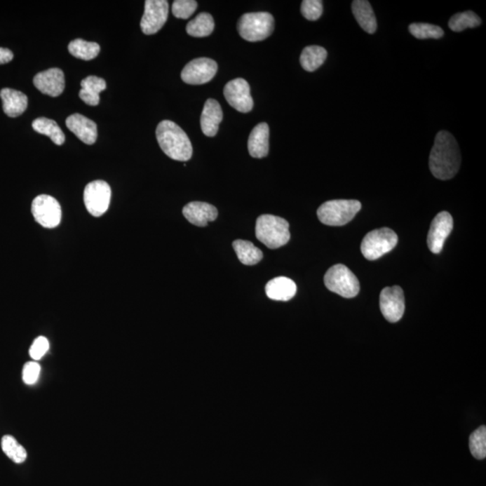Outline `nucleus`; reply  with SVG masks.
<instances>
[{
	"instance_id": "b1692460",
	"label": "nucleus",
	"mask_w": 486,
	"mask_h": 486,
	"mask_svg": "<svg viewBox=\"0 0 486 486\" xmlns=\"http://www.w3.org/2000/svg\"><path fill=\"white\" fill-rule=\"evenodd\" d=\"M235 252L237 254L238 259L244 265L253 266L263 259L262 250L254 246L252 243L248 241L237 240L233 243Z\"/></svg>"
},
{
	"instance_id": "f03ea898",
	"label": "nucleus",
	"mask_w": 486,
	"mask_h": 486,
	"mask_svg": "<svg viewBox=\"0 0 486 486\" xmlns=\"http://www.w3.org/2000/svg\"><path fill=\"white\" fill-rule=\"evenodd\" d=\"M158 145L168 157L177 161H187L192 157L191 142L183 129L170 120L162 121L156 129Z\"/></svg>"
},
{
	"instance_id": "e433bc0d",
	"label": "nucleus",
	"mask_w": 486,
	"mask_h": 486,
	"mask_svg": "<svg viewBox=\"0 0 486 486\" xmlns=\"http://www.w3.org/2000/svg\"><path fill=\"white\" fill-rule=\"evenodd\" d=\"M13 58H14V54H13L11 50L0 47V65L8 63L11 62Z\"/></svg>"
},
{
	"instance_id": "a211bd4d",
	"label": "nucleus",
	"mask_w": 486,
	"mask_h": 486,
	"mask_svg": "<svg viewBox=\"0 0 486 486\" xmlns=\"http://www.w3.org/2000/svg\"><path fill=\"white\" fill-rule=\"evenodd\" d=\"M222 121V110L220 104L212 98H209L205 101L200 120L203 133L208 137H214L217 135Z\"/></svg>"
},
{
	"instance_id": "1a4fd4ad",
	"label": "nucleus",
	"mask_w": 486,
	"mask_h": 486,
	"mask_svg": "<svg viewBox=\"0 0 486 486\" xmlns=\"http://www.w3.org/2000/svg\"><path fill=\"white\" fill-rule=\"evenodd\" d=\"M110 186L103 180L88 184L84 190L86 208L95 217H100L107 211L111 201Z\"/></svg>"
},
{
	"instance_id": "2f4dec72",
	"label": "nucleus",
	"mask_w": 486,
	"mask_h": 486,
	"mask_svg": "<svg viewBox=\"0 0 486 486\" xmlns=\"http://www.w3.org/2000/svg\"><path fill=\"white\" fill-rule=\"evenodd\" d=\"M469 449L473 457L485 459L486 457V427L485 425L475 430L469 438Z\"/></svg>"
},
{
	"instance_id": "ddd939ff",
	"label": "nucleus",
	"mask_w": 486,
	"mask_h": 486,
	"mask_svg": "<svg viewBox=\"0 0 486 486\" xmlns=\"http://www.w3.org/2000/svg\"><path fill=\"white\" fill-rule=\"evenodd\" d=\"M380 310L384 318L390 323L401 320L405 310L403 289L398 285L384 288L380 294Z\"/></svg>"
},
{
	"instance_id": "39448f33",
	"label": "nucleus",
	"mask_w": 486,
	"mask_h": 486,
	"mask_svg": "<svg viewBox=\"0 0 486 486\" xmlns=\"http://www.w3.org/2000/svg\"><path fill=\"white\" fill-rule=\"evenodd\" d=\"M358 200H330L323 203L317 210L320 222L330 227H342L351 222L360 211Z\"/></svg>"
},
{
	"instance_id": "9b49d317",
	"label": "nucleus",
	"mask_w": 486,
	"mask_h": 486,
	"mask_svg": "<svg viewBox=\"0 0 486 486\" xmlns=\"http://www.w3.org/2000/svg\"><path fill=\"white\" fill-rule=\"evenodd\" d=\"M168 3L166 0H146L144 14L141 20L142 33L151 36L158 33L166 23Z\"/></svg>"
},
{
	"instance_id": "412c9836",
	"label": "nucleus",
	"mask_w": 486,
	"mask_h": 486,
	"mask_svg": "<svg viewBox=\"0 0 486 486\" xmlns=\"http://www.w3.org/2000/svg\"><path fill=\"white\" fill-rule=\"evenodd\" d=\"M3 110L9 117H18L27 110L28 100L24 93L12 88H3L0 92Z\"/></svg>"
},
{
	"instance_id": "5701e85b",
	"label": "nucleus",
	"mask_w": 486,
	"mask_h": 486,
	"mask_svg": "<svg viewBox=\"0 0 486 486\" xmlns=\"http://www.w3.org/2000/svg\"><path fill=\"white\" fill-rule=\"evenodd\" d=\"M352 13L362 29L368 34L376 33L377 18L370 2L366 0H355L352 2Z\"/></svg>"
},
{
	"instance_id": "6ab92c4d",
	"label": "nucleus",
	"mask_w": 486,
	"mask_h": 486,
	"mask_svg": "<svg viewBox=\"0 0 486 486\" xmlns=\"http://www.w3.org/2000/svg\"><path fill=\"white\" fill-rule=\"evenodd\" d=\"M248 150L250 156L262 158L268 156L269 151V127L262 123L254 127L248 141Z\"/></svg>"
},
{
	"instance_id": "7c9ffc66",
	"label": "nucleus",
	"mask_w": 486,
	"mask_h": 486,
	"mask_svg": "<svg viewBox=\"0 0 486 486\" xmlns=\"http://www.w3.org/2000/svg\"><path fill=\"white\" fill-rule=\"evenodd\" d=\"M410 33L417 39H440L444 36L443 28L438 25L426 23H414L410 25Z\"/></svg>"
},
{
	"instance_id": "9d476101",
	"label": "nucleus",
	"mask_w": 486,
	"mask_h": 486,
	"mask_svg": "<svg viewBox=\"0 0 486 486\" xmlns=\"http://www.w3.org/2000/svg\"><path fill=\"white\" fill-rule=\"evenodd\" d=\"M217 63L209 58H198L191 60L184 67L181 79L187 84L203 85L215 78L217 72Z\"/></svg>"
},
{
	"instance_id": "4be33fe9",
	"label": "nucleus",
	"mask_w": 486,
	"mask_h": 486,
	"mask_svg": "<svg viewBox=\"0 0 486 486\" xmlns=\"http://www.w3.org/2000/svg\"><path fill=\"white\" fill-rule=\"evenodd\" d=\"M81 90L79 96L88 106H97L100 104V94L107 88V82L97 76H88L81 81Z\"/></svg>"
},
{
	"instance_id": "c9c22d12",
	"label": "nucleus",
	"mask_w": 486,
	"mask_h": 486,
	"mask_svg": "<svg viewBox=\"0 0 486 486\" xmlns=\"http://www.w3.org/2000/svg\"><path fill=\"white\" fill-rule=\"evenodd\" d=\"M41 366L36 361L27 362L25 364L23 368V381L28 386H32L37 382L38 378L40 377Z\"/></svg>"
},
{
	"instance_id": "6e6552de",
	"label": "nucleus",
	"mask_w": 486,
	"mask_h": 486,
	"mask_svg": "<svg viewBox=\"0 0 486 486\" xmlns=\"http://www.w3.org/2000/svg\"><path fill=\"white\" fill-rule=\"evenodd\" d=\"M32 214L44 228H55L62 220V208L53 196L40 195L32 203Z\"/></svg>"
},
{
	"instance_id": "0eeeda50",
	"label": "nucleus",
	"mask_w": 486,
	"mask_h": 486,
	"mask_svg": "<svg viewBox=\"0 0 486 486\" xmlns=\"http://www.w3.org/2000/svg\"><path fill=\"white\" fill-rule=\"evenodd\" d=\"M398 243V236L389 228H381L368 233L361 243V252L368 260H376L389 253Z\"/></svg>"
},
{
	"instance_id": "2eb2a0df",
	"label": "nucleus",
	"mask_w": 486,
	"mask_h": 486,
	"mask_svg": "<svg viewBox=\"0 0 486 486\" xmlns=\"http://www.w3.org/2000/svg\"><path fill=\"white\" fill-rule=\"evenodd\" d=\"M34 84L43 94L53 97H59L65 88V73L58 68L47 69L36 75Z\"/></svg>"
},
{
	"instance_id": "7ed1b4c3",
	"label": "nucleus",
	"mask_w": 486,
	"mask_h": 486,
	"mask_svg": "<svg viewBox=\"0 0 486 486\" xmlns=\"http://www.w3.org/2000/svg\"><path fill=\"white\" fill-rule=\"evenodd\" d=\"M256 237L269 249H278L290 240L289 224L278 216L260 215L256 222Z\"/></svg>"
},
{
	"instance_id": "cd10ccee",
	"label": "nucleus",
	"mask_w": 486,
	"mask_h": 486,
	"mask_svg": "<svg viewBox=\"0 0 486 486\" xmlns=\"http://www.w3.org/2000/svg\"><path fill=\"white\" fill-rule=\"evenodd\" d=\"M69 52L75 58L90 60L96 58L100 52V44L94 42H86L82 39L73 40L68 46Z\"/></svg>"
},
{
	"instance_id": "c85d7f7f",
	"label": "nucleus",
	"mask_w": 486,
	"mask_h": 486,
	"mask_svg": "<svg viewBox=\"0 0 486 486\" xmlns=\"http://www.w3.org/2000/svg\"><path fill=\"white\" fill-rule=\"evenodd\" d=\"M482 23L481 18L473 11H465L454 15L450 18L449 27L454 32H462L466 28H475Z\"/></svg>"
},
{
	"instance_id": "bb28decb",
	"label": "nucleus",
	"mask_w": 486,
	"mask_h": 486,
	"mask_svg": "<svg viewBox=\"0 0 486 486\" xmlns=\"http://www.w3.org/2000/svg\"><path fill=\"white\" fill-rule=\"evenodd\" d=\"M187 33L193 37L210 36L215 29V21L210 14L203 12L187 25Z\"/></svg>"
},
{
	"instance_id": "423d86ee",
	"label": "nucleus",
	"mask_w": 486,
	"mask_h": 486,
	"mask_svg": "<svg viewBox=\"0 0 486 486\" xmlns=\"http://www.w3.org/2000/svg\"><path fill=\"white\" fill-rule=\"evenodd\" d=\"M324 284L330 291L345 298H353L360 292L357 276L342 264L332 266L324 276Z\"/></svg>"
},
{
	"instance_id": "4468645a",
	"label": "nucleus",
	"mask_w": 486,
	"mask_h": 486,
	"mask_svg": "<svg viewBox=\"0 0 486 486\" xmlns=\"http://www.w3.org/2000/svg\"><path fill=\"white\" fill-rule=\"evenodd\" d=\"M453 229L452 216L447 212H441L436 215L431 224L428 234V246L432 253L438 254L443 249L445 241Z\"/></svg>"
},
{
	"instance_id": "f3484780",
	"label": "nucleus",
	"mask_w": 486,
	"mask_h": 486,
	"mask_svg": "<svg viewBox=\"0 0 486 486\" xmlns=\"http://www.w3.org/2000/svg\"><path fill=\"white\" fill-rule=\"evenodd\" d=\"M183 215L190 224L205 227L209 222H214L217 218L218 211L208 203L191 202L184 206Z\"/></svg>"
},
{
	"instance_id": "dca6fc26",
	"label": "nucleus",
	"mask_w": 486,
	"mask_h": 486,
	"mask_svg": "<svg viewBox=\"0 0 486 486\" xmlns=\"http://www.w3.org/2000/svg\"><path fill=\"white\" fill-rule=\"evenodd\" d=\"M66 126L84 144H94L97 138V126L93 121L81 114H72L66 120Z\"/></svg>"
},
{
	"instance_id": "473e14b6",
	"label": "nucleus",
	"mask_w": 486,
	"mask_h": 486,
	"mask_svg": "<svg viewBox=\"0 0 486 486\" xmlns=\"http://www.w3.org/2000/svg\"><path fill=\"white\" fill-rule=\"evenodd\" d=\"M323 12V2L320 0H304L302 2L301 13L307 20H318L322 17Z\"/></svg>"
},
{
	"instance_id": "f704fd0d",
	"label": "nucleus",
	"mask_w": 486,
	"mask_h": 486,
	"mask_svg": "<svg viewBox=\"0 0 486 486\" xmlns=\"http://www.w3.org/2000/svg\"><path fill=\"white\" fill-rule=\"evenodd\" d=\"M50 344L49 341L46 338V337L40 336L38 337L33 344H32L29 349V355L34 360H40L43 358V356L47 353L49 351Z\"/></svg>"
},
{
	"instance_id": "f8f14e48",
	"label": "nucleus",
	"mask_w": 486,
	"mask_h": 486,
	"mask_svg": "<svg viewBox=\"0 0 486 486\" xmlns=\"http://www.w3.org/2000/svg\"><path fill=\"white\" fill-rule=\"evenodd\" d=\"M225 100L231 107L241 113H249L253 108L250 85L244 79H235L225 85Z\"/></svg>"
},
{
	"instance_id": "20e7f679",
	"label": "nucleus",
	"mask_w": 486,
	"mask_h": 486,
	"mask_svg": "<svg viewBox=\"0 0 486 486\" xmlns=\"http://www.w3.org/2000/svg\"><path fill=\"white\" fill-rule=\"evenodd\" d=\"M237 29L241 38L248 42H259L271 36L274 18L268 12L247 13L241 15Z\"/></svg>"
},
{
	"instance_id": "c756f323",
	"label": "nucleus",
	"mask_w": 486,
	"mask_h": 486,
	"mask_svg": "<svg viewBox=\"0 0 486 486\" xmlns=\"http://www.w3.org/2000/svg\"><path fill=\"white\" fill-rule=\"evenodd\" d=\"M1 447L3 452L6 454L13 462L22 464L27 459V452L25 447L11 435H6L2 438Z\"/></svg>"
},
{
	"instance_id": "72a5a7b5",
	"label": "nucleus",
	"mask_w": 486,
	"mask_h": 486,
	"mask_svg": "<svg viewBox=\"0 0 486 486\" xmlns=\"http://www.w3.org/2000/svg\"><path fill=\"white\" fill-rule=\"evenodd\" d=\"M198 8V2L195 0H176L173 2V13L174 17L187 19L191 17Z\"/></svg>"
},
{
	"instance_id": "f257e3e1",
	"label": "nucleus",
	"mask_w": 486,
	"mask_h": 486,
	"mask_svg": "<svg viewBox=\"0 0 486 486\" xmlns=\"http://www.w3.org/2000/svg\"><path fill=\"white\" fill-rule=\"evenodd\" d=\"M428 165L432 175L440 180H451L459 173L461 154L456 139L449 132L437 133Z\"/></svg>"
},
{
	"instance_id": "aec40b11",
	"label": "nucleus",
	"mask_w": 486,
	"mask_h": 486,
	"mask_svg": "<svg viewBox=\"0 0 486 486\" xmlns=\"http://www.w3.org/2000/svg\"><path fill=\"white\" fill-rule=\"evenodd\" d=\"M297 290L295 283L285 276L273 278L265 288L266 297L274 301L291 300L297 294Z\"/></svg>"
},
{
	"instance_id": "393cba45",
	"label": "nucleus",
	"mask_w": 486,
	"mask_h": 486,
	"mask_svg": "<svg viewBox=\"0 0 486 486\" xmlns=\"http://www.w3.org/2000/svg\"><path fill=\"white\" fill-rule=\"evenodd\" d=\"M327 50L323 47L312 46H307L303 50L300 56L301 66L304 71L313 72L319 69L325 62Z\"/></svg>"
},
{
	"instance_id": "a878e982",
	"label": "nucleus",
	"mask_w": 486,
	"mask_h": 486,
	"mask_svg": "<svg viewBox=\"0 0 486 486\" xmlns=\"http://www.w3.org/2000/svg\"><path fill=\"white\" fill-rule=\"evenodd\" d=\"M32 126H33L34 131L40 133V135L48 136L52 140L53 144L56 145L65 144V133H63L55 121L46 119V117H40V119L34 121Z\"/></svg>"
}]
</instances>
